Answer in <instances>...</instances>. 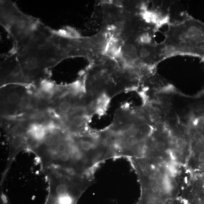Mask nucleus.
<instances>
[{
	"label": "nucleus",
	"instance_id": "nucleus-1",
	"mask_svg": "<svg viewBox=\"0 0 204 204\" xmlns=\"http://www.w3.org/2000/svg\"><path fill=\"white\" fill-rule=\"evenodd\" d=\"M81 36L67 27L58 30L44 24L33 40L14 57L23 84H36L48 79L50 69L64 59L82 57Z\"/></svg>",
	"mask_w": 204,
	"mask_h": 204
},
{
	"label": "nucleus",
	"instance_id": "nucleus-2",
	"mask_svg": "<svg viewBox=\"0 0 204 204\" xmlns=\"http://www.w3.org/2000/svg\"><path fill=\"white\" fill-rule=\"evenodd\" d=\"M0 23L13 41L10 53H16L33 40L43 23L21 11L14 2H0Z\"/></svg>",
	"mask_w": 204,
	"mask_h": 204
},
{
	"label": "nucleus",
	"instance_id": "nucleus-3",
	"mask_svg": "<svg viewBox=\"0 0 204 204\" xmlns=\"http://www.w3.org/2000/svg\"><path fill=\"white\" fill-rule=\"evenodd\" d=\"M28 85L10 84L1 87V113L2 118L16 117L22 97Z\"/></svg>",
	"mask_w": 204,
	"mask_h": 204
},
{
	"label": "nucleus",
	"instance_id": "nucleus-4",
	"mask_svg": "<svg viewBox=\"0 0 204 204\" xmlns=\"http://www.w3.org/2000/svg\"><path fill=\"white\" fill-rule=\"evenodd\" d=\"M9 144V153L7 163L2 176L1 185L5 179L9 167L16 156L22 151L27 149L28 130L26 127L20 124H14L6 131Z\"/></svg>",
	"mask_w": 204,
	"mask_h": 204
},
{
	"label": "nucleus",
	"instance_id": "nucleus-5",
	"mask_svg": "<svg viewBox=\"0 0 204 204\" xmlns=\"http://www.w3.org/2000/svg\"><path fill=\"white\" fill-rule=\"evenodd\" d=\"M55 104V110L59 114L66 115L69 114L72 111V102L70 99L65 98V96L59 98V100Z\"/></svg>",
	"mask_w": 204,
	"mask_h": 204
},
{
	"label": "nucleus",
	"instance_id": "nucleus-6",
	"mask_svg": "<svg viewBox=\"0 0 204 204\" xmlns=\"http://www.w3.org/2000/svg\"><path fill=\"white\" fill-rule=\"evenodd\" d=\"M86 120L84 115L77 113L73 115L69 120L70 128L74 131L81 129L84 126Z\"/></svg>",
	"mask_w": 204,
	"mask_h": 204
},
{
	"label": "nucleus",
	"instance_id": "nucleus-7",
	"mask_svg": "<svg viewBox=\"0 0 204 204\" xmlns=\"http://www.w3.org/2000/svg\"><path fill=\"white\" fill-rule=\"evenodd\" d=\"M75 142L81 150L86 155L95 147V145L92 142L84 138L77 139Z\"/></svg>",
	"mask_w": 204,
	"mask_h": 204
},
{
	"label": "nucleus",
	"instance_id": "nucleus-8",
	"mask_svg": "<svg viewBox=\"0 0 204 204\" xmlns=\"http://www.w3.org/2000/svg\"><path fill=\"white\" fill-rule=\"evenodd\" d=\"M138 130L136 127L130 126L127 128L124 132L126 136H136L138 134Z\"/></svg>",
	"mask_w": 204,
	"mask_h": 204
},
{
	"label": "nucleus",
	"instance_id": "nucleus-9",
	"mask_svg": "<svg viewBox=\"0 0 204 204\" xmlns=\"http://www.w3.org/2000/svg\"><path fill=\"white\" fill-rule=\"evenodd\" d=\"M138 142V139L136 136H128L125 140L126 144L130 146H136Z\"/></svg>",
	"mask_w": 204,
	"mask_h": 204
},
{
	"label": "nucleus",
	"instance_id": "nucleus-10",
	"mask_svg": "<svg viewBox=\"0 0 204 204\" xmlns=\"http://www.w3.org/2000/svg\"><path fill=\"white\" fill-rule=\"evenodd\" d=\"M155 169V166L153 164L148 163L145 165L144 167V169L145 171L148 173H151Z\"/></svg>",
	"mask_w": 204,
	"mask_h": 204
},
{
	"label": "nucleus",
	"instance_id": "nucleus-11",
	"mask_svg": "<svg viewBox=\"0 0 204 204\" xmlns=\"http://www.w3.org/2000/svg\"><path fill=\"white\" fill-rule=\"evenodd\" d=\"M165 143L161 141L158 142L156 143V145H155L156 149L159 151H164L165 148Z\"/></svg>",
	"mask_w": 204,
	"mask_h": 204
},
{
	"label": "nucleus",
	"instance_id": "nucleus-12",
	"mask_svg": "<svg viewBox=\"0 0 204 204\" xmlns=\"http://www.w3.org/2000/svg\"><path fill=\"white\" fill-rule=\"evenodd\" d=\"M162 186H163V189L166 190H169L170 188H171V184H170L169 182L167 181H165Z\"/></svg>",
	"mask_w": 204,
	"mask_h": 204
},
{
	"label": "nucleus",
	"instance_id": "nucleus-13",
	"mask_svg": "<svg viewBox=\"0 0 204 204\" xmlns=\"http://www.w3.org/2000/svg\"><path fill=\"white\" fill-rule=\"evenodd\" d=\"M164 178L162 177H159L156 179V183L159 185H162L163 183H164Z\"/></svg>",
	"mask_w": 204,
	"mask_h": 204
},
{
	"label": "nucleus",
	"instance_id": "nucleus-14",
	"mask_svg": "<svg viewBox=\"0 0 204 204\" xmlns=\"http://www.w3.org/2000/svg\"><path fill=\"white\" fill-rule=\"evenodd\" d=\"M184 143V141L183 139L180 138L178 139L177 145L178 147H181L183 146Z\"/></svg>",
	"mask_w": 204,
	"mask_h": 204
},
{
	"label": "nucleus",
	"instance_id": "nucleus-15",
	"mask_svg": "<svg viewBox=\"0 0 204 204\" xmlns=\"http://www.w3.org/2000/svg\"><path fill=\"white\" fill-rule=\"evenodd\" d=\"M198 160L204 163V152H201L198 155Z\"/></svg>",
	"mask_w": 204,
	"mask_h": 204
},
{
	"label": "nucleus",
	"instance_id": "nucleus-16",
	"mask_svg": "<svg viewBox=\"0 0 204 204\" xmlns=\"http://www.w3.org/2000/svg\"><path fill=\"white\" fill-rule=\"evenodd\" d=\"M178 139V138L176 136H172L171 138V142L173 144H177Z\"/></svg>",
	"mask_w": 204,
	"mask_h": 204
},
{
	"label": "nucleus",
	"instance_id": "nucleus-17",
	"mask_svg": "<svg viewBox=\"0 0 204 204\" xmlns=\"http://www.w3.org/2000/svg\"><path fill=\"white\" fill-rule=\"evenodd\" d=\"M199 204H204V201H202V202H200Z\"/></svg>",
	"mask_w": 204,
	"mask_h": 204
}]
</instances>
